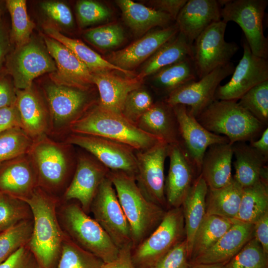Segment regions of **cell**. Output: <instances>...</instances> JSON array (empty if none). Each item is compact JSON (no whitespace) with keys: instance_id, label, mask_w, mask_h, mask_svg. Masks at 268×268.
<instances>
[{"instance_id":"cell-1","label":"cell","mask_w":268,"mask_h":268,"mask_svg":"<svg viewBox=\"0 0 268 268\" xmlns=\"http://www.w3.org/2000/svg\"><path fill=\"white\" fill-rule=\"evenodd\" d=\"M20 200L28 205L33 217L28 246L43 268H55L67 235L58 220L56 201L38 187Z\"/></svg>"},{"instance_id":"cell-2","label":"cell","mask_w":268,"mask_h":268,"mask_svg":"<svg viewBox=\"0 0 268 268\" xmlns=\"http://www.w3.org/2000/svg\"><path fill=\"white\" fill-rule=\"evenodd\" d=\"M69 129L73 134L109 139L136 151L145 150L165 142L160 137L144 132L122 114L108 110L99 104L73 122Z\"/></svg>"},{"instance_id":"cell-3","label":"cell","mask_w":268,"mask_h":268,"mask_svg":"<svg viewBox=\"0 0 268 268\" xmlns=\"http://www.w3.org/2000/svg\"><path fill=\"white\" fill-rule=\"evenodd\" d=\"M107 176L113 185L130 225L134 248L157 227L167 210L144 196L134 176L112 170Z\"/></svg>"},{"instance_id":"cell-4","label":"cell","mask_w":268,"mask_h":268,"mask_svg":"<svg viewBox=\"0 0 268 268\" xmlns=\"http://www.w3.org/2000/svg\"><path fill=\"white\" fill-rule=\"evenodd\" d=\"M196 119L209 132L226 136L232 144L255 140L266 127L234 101L215 100Z\"/></svg>"},{"instance_id":"cell-5","label":"cell","mask_w":268,"mask_h":268,"mask_svg":"<svg viewBox=\"0 0 268 268\" xmlns=\"http://www.w3.org/2000/svg\"><path fill=\"white\" fill-rule=\"evenodd\" d=\"M67 234L78 246L100 259L104 263L114 260L119 249L99 224L88 215L80 205H67L63 210Z\"/></svg>"},{"instance_id":"cell-6","label":"cell","mask_w":268,"mask_h":268,"mask_svg":"<svg viewBox=\"0 0 268 268\" xmlns=\"http://www.w3.org/2000/svg\"><path fill=\"white\" fill-rule=\"evenodd\" d=\"M185 238L181 206L167 209L157 227L140 244L132 249L133 263L137 268H153L165 254Z\"/></svg>"},{"instance_id":"cell-7","label":"cell","mask_w":268,"mask_h":268,"mask_svg":"<svg viewBox=\"0 0 268 268\" xmlns=\"http://www.w3.org/2000/svg\"><path fill=\"white\" fill-rule=\"evenodd\" d=\"M221 17L225 23L233 21L243 30L253 55L268 59V40L264 34L263 20L267 0H219Z\"/></svg>"},{"instance_id":"cell-8","label":"cell","mask_w":268,"mask_h":268,"mask_svg":"<svg viewBox=\"0 0 268 268\" xmlns=\"http://www.w3.org/2000/svg\"><path fill=\"white\" fill-rule=\"evenodd\" d=\"M3 68L18 90L31 87L36 77L46 73L56 72L57 70L46 46L31 38L27 43L12 48Z\"/></svg>"},{"instance_id":"cell-9","label":"cell","mask_w":268,"mask_h":268,"mask_svg":"<svg viewBox=\"0 0 268 268\" xmlns=\"http://www.w3.org/2000/svg\"><path fill=\"white\" fill-rule=\"evenodd\" d=\"M226 26L221 20L213 23L193 43L192 59L198 79L230 63L239 49L235 42L225 41Z\"/></svg>"},{"instance_id":"cell-10","label":"cell","mask_w":268,"mask_h":268,"mask_svg":"<svg viewBox=\"0 0 268 268\" xmlns=\"http://www.w3.org/2000/svg\"><path fill=\"white\" fill-rule=\"evenodd\" d=\"M90 211L93 213L94 219L119 249L133 245L130 225L108 176L100 184Z\"/></svg>"},{"instance_id":"cell-11","label":"cell","mask_w":268,"mask_h":268,"mask_svg":"<svg viewBox=\"0 0 268 268\" xmlns=\"http://www.w3.org/2000/svg\"><path fill=\"white\" fill-rule=\"evenodd\" d=\"M28 155L37 172L38 187L54 190L63 183L69 161L61 144L44 134L33 140Z\"/></svg>"},{"instance_id":"cell-12","label":"cell","mask_w":268,"mask_h":268,"mask_svg":"<svg viewBox=\"0 0 268 268\" xmlns=\"http://www.w3.org/2000/svg\"><path fill=\"white\" fill-rule=\"evenodd\" d=\"M45 90L49 107L50 125L57 131L69 129L91 105L88 90L55 82L47 85Z\"/></svg>"},{"instance_id":"cell-13","label":"cell","mask_w":268,"mask_h":268,"mask_svg":"<svg viewBox=\"0 0 268 268\" xmlns=\"http://www.w3.org/2000/svg\"><path fill=\"white\" fill-rule=\"evenodd\" d=\"M168 144L162 142L135 153L137 170L134 176L136 184L149 201L167 210L165 196L164 163L168 157Z\"/></svg>"},{"instance_id":"cell-14","label":"cell","mask_w":268,"mask_h":268,"mask_svg":"<svg viewBox=\"0 0 268 268\" xmlns=\"http://www.w3.org/2000/svg\"><path fill=\"white\" fill-rule=\"evenodd\" d=\"M66 143L85 149L110 170L122 171L134 177L137 164L135 150L132 147L100 136L73 133L67 138Z\"/></svg>"},{"instance_id":"cell-15","label":"cell","mask_w":268,"mask_h":268,"mask_svg":"<svg viewBox=\"0 0 268 268\" xmlns=\"http://www.w3.org/2000/svg\"><path fill=\"white\" fill-rule=\"evenodd\" d=\"M234 68L231 62L218 67L203 77L173 91L165 101L171 107L186 106L196 118L215 100V92L220 82L232 74Z\"/></svg>"},{"instance_id":"cell-16","label":"cell","mask_w":268,"mask_h":268,"mask_svg":"<svg viewBox=\"0 0 268 268\" xmlns=\"http://www.w3.org/2000/svg\"><path fill=\"white\" fill-rule=\"evenodd\" d=\"M243 47V57L229 81L217 87L215 100L237 101L253 87L268 80V60L253 55L246 41Z\"/></svg>"},{"instance_id":"cell-17","label":"cell","mask_w":268,"mask_h":268,"mask_svg":"<svg viewBox=\"0 0 268 268\" xmlns=\"http://www.w3.org/2000/svg\"><path fill=\"white\" fill-rule=\"evenodd\" d=\"M178 123L180 144L201 174L202 159L213 144L229 142L225 136L211 133L203 127L183 105L173 107Z\"/></svg>"},{"instance_id":"cell-18","label":"cell","mask_w":268,"mask_h":268,"mask_svg":"<svg viewBox=\"0 0 268 268\" xmlns=\"http://www.w3.org/2000/svg\"><path fill=\"white\" fill-rule=\"evenodd\" d=\"M169 167L165 180L167 210L181 206L190 189L200 175L180 143L168 144Z\"/></svg>"},{"instance_id":"cell-19","label":"cell","mask_w":268,"mask_h":268,"mask_svg":"<svg viewBox=\"0 0 268 268\" xmlns=\"http://www.w3.org/2000/svg\"><path fill=\"white\" fill-rule=\"evenodd\" d=\"M178 32L175 23L148 32L126 48L112 52L105 59L122 70L133 71Z\"/></svg>"},{"instance_id":"cell-20","label":"cell","mask_w":268,"mask_h":268,"mask_svg":"<svg viewBox=\"0 0 268 268\" xmlns=\"http://www.w3.org/2000/svg\"><path fill=\"white\" fill-rule=\"evenodd\" d=\"M109 171L96 158L81 155L73 179L65 192V199L76 200L82 209L88 213L98 188Z\"/></svg>"},{"instance_id":"cell-21","label":"cell","mask_w":268,"mask_h":268,"mask_svg":"<svg viewBox=\"0 0 268 268\" xmlns=\"http://www.w3.org/2000/svg\"><path fill=\"white\" fill-rule=\"evenodd\" d=\"M47 50L56 67L54 82L83 90H88L92 81V73L66 46L49 37H44Z\"/></svg>"},{"instance_id":"cell-22","label":"cell","mask_w":268,"mask_h":268,"mask_svg":"<svg viewBox=\"0 0 268 268\" xmlns=\"http://www.w3.org/2000/svg\"><path fill=\"white\" fill-rule=\"evenodd\" d=\"M221 7L219 0H187L175 20L179 32L193 45L206 28L221 20Z\"/></svg>"},{"instance_id":"cell-23","label":"cell","mask_w":268,"mask_h":268,"mask_svg":"<svg viewBox=\"0 0 268 268\" xmlns=\"http://www.w3.org/2000/svg\"><path fill=\"white\" fill-rule=\"evenodd\" d=\"M38 186L35 168L28 154L0 164V192L20 199Z\"/></svg>"},{"instance_id":"cell-24","label":"cell","mask_w":268,"mask_h":268,"mask_svg":"<svg viewBox=\"0 0 268 268\" xmlns=\"http://www.w3.org/2000/svg\"><path fill=\"white\" fill-rule=\"evenodd\" d=\"M92 76L93 83L97 86L99 94L98 104L120 114L128 95L141 87L144 79L139 74L133 77L123 76L114 71L93 72Z\"/></svg>"},{"instance_id":"cell-25","label":"cell","mask_w":268,"mask_h":268,"mask_svg":"<svg viewBox=\"0 0 268 268\" xmlns=\"http://www.w3.org/2000/svg\"><path fill=\"white\" fill-rule=\"evenodd\" d=\"M254 224L236 220L214 245L190 263L224 265L254 237Z\"/></svg>"},{"instance_id":"cell-26","label":"cell","mask_w":268,"mask_h":268,"mask_svg":"<svg viewBox=\"0 0 268 268\" xmlns=\"http://www.w3.org/2000/svg\"><path fill=\"white\" fill-rule=\"evenodd\" d=\"M233 156V144L229 142L213 144L207 149L202 159L201 174L208 189L220 188L232 181Z\"/></svg>"},{"instance_id":"cell-27","label":"cell","mask_w":268,"mask_h":268,"mask_svg":"<svg viewBox=\"0 0 268 268\" xmlns=\"http://www.w3.org/2000/svg\"><path fill=\"white\" fill-rule=\"evenodd\" d=\"M233 152L235 158L233 177L242 188L268 181L267 158L245 142L233 144Z\"/></svg>"},{"instance_id":"cell-28","label":"cell","mask_w":268,"mask_h":268,"mask_svg":"<svg viewBox=\"0 0 268 268\" xmlns=\"http://www.w3.org/2000/svg\"><path fill=\"white\" fill-rule=\"evenodd\" d=\"M16 94L21 129L33 140L46 134L50 128V118L38 94L32 87L16 89Z\"/></svg>"},{"instance_id":"cell-29","label":"cell","mask_w":268,"mask_h":268,"mask_svg":"<svg viewBox=\"0 0 268 268\" xmlns=\"http://www.w3.org/2000/svg\"><path fill=\"white\" fill-rule=\"evenodd\" d=\"M136 125L144 132L160 137L168 144L180 143L178 123L173 107L165 101L154 103Z\"/></svg>"},{"instance_id":"cell-30","label":"cell","mask_w":268,"mask_h":268,"mask_svg":"<svg viewBox=\"0 0 268 268\" xmlns=\"http://www.w3.org/2000/svg\"><path fill=\"white\" fill-rule=\"evenodd\" d=\"M115 2L122 12L124 22L136 36H142L157 26H169L174 20L167 13L131 0Z\"/></svg>"},{"instance_id":"cell-31","label":"cell","mask_w":268,"mask_h":268,"mask_svg":"<svg viewBox=\"0 0 268 268\" xmlns=\"http://www.w3.org/2000/svg\"><path fill=\"white\" fill-rule=\"evenodd\" d=\"M207 191L208 186L200 174L194 181L181 205L189 260L196 232L206 214Z\"/></svg>"},{"instance_id":"cell-32","label":"cell","mask_w":268,"mask_h":268,"mask_svg":"<svg viewBox=\"0 0 268 268\" xmlns=\"http://www.w3.org/2000/svg\"><path fill=\"white\" fill-rule=\"evenodd\" d=\"M192 57L193 45L179 32L144 63L138 74L144 78L167 66Z\"/></svg>"},{"instance_id":"cell-33","label":"cell","mask_w":268,"mask_h":268,"mask_svg":"<svg viewBox=\"0 0 268 268\" xmlns=\"http://www.w3.org/2000/svg\"><path fill=\"white\" fill-rule=\"evenodd\" d=\"M45 30L49 37L59 41L68 48L91 73L118 71L128 76L136 75L134 71H125L112 65L81 41L65 36L55 27L46 26Z\"/></svg>"},{"instance_id":"cell-34","label":"cell","mask_w":268,"mask_h":268,"mask_svg":"<svg viewBox=\"0 0 268 268\" xmlns=\"http://www.w3.org/2000/svg\"><path fill=\"white\" fill-rule=\"evenodd\" d=\"M243 188L233 179L228 185L218 189L208 188L206 215L235 219L239 211Z\"/></svg>"},{"instance_id":"cell-35","label":"cell","mask_w":268,"mask_h":268,"mask_svg":"<svg viewBox=\"0 0 268 268\" xmlns=\"http://www.w3.org/2000/svg\"><path fill=\"white\" fill-rule=\"evenodd\" d=\"M154 87L167 97L178 88L198 80L192 58L167 66L153 74Z\"/></svg>"},{"instance_id":"cell-36","label":"cell","mask_w":268,"mask_h":268,"mask_svg":"<svg viewBox=\"0 0 268 268\" xmlns=\"http://www.w3.org/2000/svg\"><path fill=\"white\" fill-rule=\"evenodd\" d=\"M236 221V219L205 214L196 232L190 262L214 245Z\"/></svg>"},{"instance_id":"cell-37","label":"cell","mask_w":268,"mask_h":268,"mask_svg":"<svg viewBox=\"0 0 268 268\" xmlns=\"http://www.w3.org/2000/svg\"><path fill=\"white\" fill-rule=\"evenodd\" d=\"M267 212L268 183L260 181L251 186L243 188L239 211L235 219L255 224Z\"/></svg>"},{"instance_id":"cell-38","label":"cell","mask_w":268,"mask_h":268,"mask_svg":"<svg viewBox=\"0 0 268 268\" xmlns=\"http://www.w3.org/2000/svg\"><path fill=\"white\" fill-rule=\"evenodd\" d=\"M5 3L11 20V43L15 47L21 46L30 40L35 24L28 15L26 0H6Z\"/></svg>"},{"instance_id":"cell-39","label":"cell","mask_w":268,"mask_h":268,"mask_svg":"<svg viewBox=\"0 0 268 268\" xmlns=\"http://www.w3.org/2000/svg\"><path fill=\"white\" fill-rule=\"evenodd\" d=\"M103 262L83 249L67 234L55 268H102Z\"/></svg>"},{"instance_id":"cell-40","label":"cell","mask_w":268,"mask_h":268,"mask_svg":"<svg viewBox=\"0 0 268 268\" xmlns=\"http://www.w3.org/2000/svg\"><path fill=\"white\" fill-rule=\"evenodd\" d=\"M33 228V221L27 219L0 232V264L22 247L28 245Z\"/></svg>"},{"instance_id":"cell-41","label":"cell","mask_w":268,"mask_h":268,"mask_svg":"<svg viewBox=\"0 0 268 268\" xmlns=\"http://www.w3.org/2000/svg\"><path fill=\"white\" fill-rule=\"evenodd\" d=\"M33 142L20 127L9 129L0 134V164L28 154Z\"/></svg>"},{"instance_id":"cell-42","label":"cell","mask_w":268,"mask_h":268,"mask_svg":"<svg viewBox=\"0 0 268 268\" xmlns=\"http://www.w3.org/2000/svg\"><path fill=\"white\" fill-rule=\"evenodd\" d=\"M224 268H268V254L254 237L224 265Z\"/></svg>"},{"instance_id":"cell-43","label":"cell","mask_w":268,"mask_h":268,"mask_svg":"<svg viewBox=\"0 0 268 268\" xmlns=\"http://www.w3.org/2000/svg\"><path fill=\"white\" fill-rule=\"evenodd\" d=\"M239 100L242 107L264 125H268V80L253 87Z\"/></svg>"},{"instance_id":"cell-44","label":"cell","mask_w":268,"mask_h":268,"mask_svg":"<svg viewBox=\"0 0 268 268\" xmlns=\"http://www.w3.org/2000/svg\"><path fill=\"white\" fill-rule=\"evenodd\" d=\"M32 214L28 205L24 201L1 193L0 195V232L18 223L29 219Z\"/></svg>"},{"instance_id":"cell-45","label":"cell","mask_w":268,"mask_h":268,"mask_svg":"<svg viewBox=\"0 0 268 268\" xmlns=\"http://www.w3.org/2000/svg\"><path fill=\"white\" fill-rule=\"evenodd\" d=\"M85 39L95 47L103 50L112 49L121 45L125 33L118 23H110L86 31Z\"/></svg>"},{"instance_id":"cell-46","label":"cell","mask_w":268,"mask_h":268,"mask_svg":"<svg viewBox=\"0 0 268 268\" xmlns=\"http://www.w3.org/2000/svg\"><path fill=\"white\" fill-rule=\"evenodd\" d=\"M154 104L150 93L140 87L128 95L121 114L131 122L136 125L139 119Z\"/></svg>"},{"instance_id":"cell-47","label":"cell","mask_w":268,"mask_h":268,"mask_svg":"<svg viewBox=\"0 0 268 268\" xmlns=\"http://www.w3.org/2000/svg\"><path fill=\"white\" fill-rule=\"evenodd\" d=\"M75 9L79 24L82 28L107 20L112 15L108 7L92 0L77 1Z\"/></svg>"},{"instance_id":"cell-48","label":"cell","mask_w":268,"mask_h":268,"mask_svg":"<svg viewBox=\"0 0 268 268\" xmlns=\"http://www.w3.org/2000/svg\"><path fill=\"white\" fill-rule=\"evenodd\" d=\"M190 265L186 239L165 254L153 268H187Z\"/></svg>"},{"instance_id":"cell-49","label":"cell","mask_w":268,"mask_h":268,"mask_svg":"<svg viewBox=\"0 0 268 268\" xmlns=\"http://www.w3.org/2000/svg\"><path fill=\"white\" fill-rule=\"evenodd\" d=\"M45 14L59 25L67 28L72 27L73 18L69 7L58 1H45L41 4Z\"/></svg>"},{"instance_id":"cell-50","label":"cell","mask_w":268,"mask_h":268,"mask_svg":"<svg viewBox=\"0 0 268 268\" xmlns=\"http://www.w3.org/2000/svg\"><path fill=\"white\" fill-rule=\"evenodd\" d=\"M0 268H43L28 245L22 247L4 262Z\"/></svg>"},{"instance_id":"cell-51","label":"cell","mask_w":268,"mask_h":268,"mask_svg":"<svg viewBox=\"0 0 268 268\" xmlns=\"http://www.w3.org/2000/svg\"><path fill=\"white\" fill-rule=\"evenodd\" d=\"M16 89L4 68L0 72V108L15 104Z\"/></svg>"},{"instance_id":"cell-52","label":"cell","mask_w":268,"mask_h":268,"mask_svg":"<svg viewBox=\"0 0 268 268\" xmlns=\"http://www.w3.org/2000/svg\"><path fill=\"white\" fill-rule=\"evenodd\" d=\"M15 127L21 128L20 115L16 103L0 108V134Z\"/></svg>"},{"instance_id":"cell-53","label":"cell","mask_w":268,"mask_h":268,"mask_svg":"<svg viewBox=\"0 0 268 268\" xmlns=\"http://www.w3.org/2000/svg\"><path fill=\"white\" fill-rule=\"evenodd\" d=\"M187 0H154L149 1L152 8L169 15L175 21Z\"/></svg>"},{"instance_id":"cell-54","label":"cell","mask_w":268,"mask_h":268,"mask_svg":"<svg viewBox=\"0 0 268 268\" xmlns=\"http://www.w3.org/2000/svg\"><path fill=\"white\" fill-rule=\"evenodd\" d=\"M132 247L131 244L120 248L117 257L110 263H104L102 268H137L132 260Z\"/></svg>"},{"instance_id":"cell-55","label":"cell","mask_w":268,"mask_h":268,"mask_svg":"<svg viewBox=\"0 0 268 268\" xmlns=\"http://www.w3.org/2000/svg\"><path fill=\"white\" fill-rule=\"evenodd\" d=\"M254 224V237L268 254V212L263 215Z\"/></svg>"},{"instance_id":"cell-56","label":"cell","mask_w":268,"mask_h":268,"mask_svg":"<svg viewBox=\"0 0 268 268\" xmlns=\"http://www.w3.org/2000/svg\"><path fill=\"white\" fill-rule=\"evenodd\" d=\"M9 30L2 20L0 22V72L3 68L6 57L12 49Z\"/></svg>"},{"instance_id":"cell-57","label":"cell","mask_w":268,"mask_h":268,"mask_svg":"<svg viewBox=\"0 0 268 268\" xmlns=\"http://www.w3.org/2000/svg\"><path fill=\"white\" fill-rule=\"evenodd\" d=\"M250 145L266 158H268V128H266L257 140L250 141Z\"/></svg>"},{"instance_id":"cell-58","label":"cell","mask_w":268,"mask_h":268,"mask_svg":"<svg viewBox=\"0 0 268 268\" xmlns=\"http://www.w3.org/2000/svg\"><path fill=\"white\" fill-rule=\"evenodd\" d=\"M187 268H224L222 264H191Z\"/></svg>"},{"instance_id":"cell-59","label":"cell","mask_w":268,"mask_h":268,"mask_svg":"<svg viewBox=\"0 0 268 268\" xmlns=\"http://www.w3.org/2000/svg\"><path fill=\"white\" fill-rule=\"evenodd\" d=\"M6 9L5 0H0V22L2 20V17Z\"/></svg>"},{"instance_id":"cell-60","label":"cell","mask_w":268,"mask_h":268,"mask_svg":"<svg viewBox=\"0 0 268 268\" xmlns=\"http://www.w3.org/2000/svg\"><path fill=\"white\" fill-rule=\"evenodd\" d=\"M1 193L0 192V195H1Z\"/></svg>"}]
</instances>
